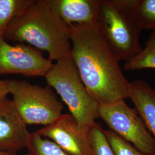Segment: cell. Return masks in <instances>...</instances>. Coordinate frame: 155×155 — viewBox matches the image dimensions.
Instances as JSON below:
<instances>
[{
    "label": "cell",
    "instance_id": "obj_1",
    "mask_svg": "<svg viewBox=\"0 0 155 155\" xmlns=\"http://www.w3.org/2000/svg\"><path fill=\"white\" fill-rule=\"evenodd\" d=\"M70 29L71 56L90 95L100 105L129 98L130 82L97 22Z\"/></svg>",
    "mask_w": 155,
    "mask_h": 155
},
{
    "label": "cell",
    "instance_id": "obj_2",
    "mask_svg": "<svg viewBox=\"0 0 155 155\" xmlns=\"http://www.w3.org/2000/svg\"><path fill=\"white\" fill-rule=\"evenodd\" d=\"M4 38L45 51L52 61L71 56L70 27L56 13L49 0H34L9 24Z\"/></svg>",
    "mask_w": 155,
    "mask_h": 155
},
{
    "label": "cell",
    "instance_id": "obj_3",
    "mask_svg": "<svg viewBox=\"0 0 155 155\" xmlns=\"http://www.w3.org/2000/svg\"><path fill=\"white\" fill-rule=\"evenodd\" d=\"M45 77L49 86L55 90L66 104L70 114L89 134L99 117L100 104L87 91L71 56L53 63Z\"/></svg>",
    "mask_w": 155,
    "mask_h": 155
},
{
    "label": "cell",
    "instance_id": "obj_4",
    "mask_svg": "<svg viewBox=\"0 0 155 155\" xmlns=\"http://www.w3.org/2000/svg\"><path fill=\"white\" fill-rule=\"evenodd\" d=\"M132 0H102L97 25L120 61L133 58L142 50V31L132 13Z\"/></svg>",
    "mask_w": 155,
    "mask_h": 155
},
{
    "label": "cell",
    "instance_id": "obj_5",
    "mask_svg": "<svg viewBox=\"0 0 155 155\" xmlns=\"http://www.w3.org/2000/svg\"><path fill=\"white\" fill-rule=\"evenodd\" d=\"M12 101L27 125L52 124L63 114V105L50 86L42 87L24 81L9 80Z\"/></svg>",
    "mask_w": 155,
    "mask_h": 155
},
{
    "label": "cell",
    "instance_id": "obj_6",
    "mask_svg": "<svg viewBox=\"0 0 155 155\" xmlns=\"http://www.w3.org/2000/svg\"><path fill=\"white\" fill-rule=\"evenodd\" d=\"M99 117L110 130L145 154L155 155V141L137 111L124 100L100 105Z\"/></svg>",
    "mask_w": 155,
    "mask_h": 155
},
{
    "label": "cell",
    "instance_id": "obj_7",
    "mask_svg": "<svg viewBox=\"0 0 155 155\" xmlns=\"http://www.w3.org/2000/svg\"><path fill=\"white\" fill-rule=\"evenodd\" d=\"M52 64L33 47L25 43L10 45L0 36V75L45 77Z\"/></svg>",
    "mask_w": 155,
    "mask_h": 155
},
{
    "label": "cell",
    "instance_id": "obj_8",
    "mask_svg": "<svg viewBox=\"0 0 155 155\" xmlns=\"http://www.w3.org/2000/svg\"><path fill=\"white\" fill-rule=\"evenodd\" d=\"M36 132L53 141L70 155H93L89 134L71 114H63L55 122Z\"/></svg>",
    "mask_w": 155,
    "mask_h": 155
},
{
    "label": "cell",
    "instance_id": "obj_9",
    "mask_svg": "<svg viewBox=\"0 0 155 155\" xmlns=\"http://www.w3.org/2000/svg\"><path fill=\"white\" fill-rule=\"evenodd\" d=\"M29 134L12 100L0 101V152L17 153L26 148Z\"/></svg>",
    "mask_w": 155,
    "mask_h": 155
},
{
    "label": "cell",
    "instance_id": "obj_10",
    "mask_svg": "<svg viewBox=\"0 0 155 155\" xmlns=\"http://www.w3.org/2000/svg\"><path fill=\"white\" fill-rule=\"evenodd\" d=\"M56 13L68 27L97 22L102 0H49Z\"/></svg>",
    "mask_w": 155,
    "mask_h": 155
},
{
    "label": "cell",
    "instance_id": "obj_11",
    "mask_svg": "<svg viewBox=\"0 0 155 155\" xmlns=\"http://www.w3.org/2000/svg\"><path fill=\"white\" fill-rule=\"evenodd\" d=\"M130 98L155 141V90L142 80L130 82Z\"/></svg>",
    "mask_w": 155,
    "mask_h": 155
},
{
    "label": "cell",
    "instance_id": "obj_12",
    "mask_svg": "<svg viewBox=\"0 0 155 155\" xmlns=\"http://www.w3.org/2000/svg\"><path fill=\"white\" fill-rule=\"evenodd\" d=\"M124 68L130 71L155 68V29L152 30L145 48L133 58L126 61Z\"/></svg>",
    "mask_w": 155,
    "mask_h": 155
},
{
    "label": "cell",
    "instance_id": "obj_13",
    "mask_svg": "<svg viewBox=\"0 0 155 155\" xmlns=\"http://www.w3.org/2000/svg\"><path fill=\"white\" fill-rule=\"evenodd\" d=\"M132 13L141 29H155V0H132Z\"/></svg>",
    "mask_w": 155,
    "mask_h": 155
},
{
    "label": "cell",
    "instance_id": "obj_14",
    "mask_svg": "<svg viewBox=\"0 0 155 155\" xmlns=\"http://www.w3.org/2000/svg\"><path fill=\"white\" fill-rule=\"evenodd\" d=\"M34 0H0V36H3L12 21Z\"/></svg>",
    "mask_w": 155,
    "mask_h": 155
},
{
    "label": "cell",
    "instance_id": "obj_15",
    "mask_svg": "<svg viewBox=\"0 0 155 155\" xmlns=\"http://www.w3.org/2000/svg\"><path fill=\"white\" fill-rule=\"evenodd\" d=\"M26 148L31 155H70L53 141L41 136L36 131L30 133Z\"/></svg>",
    "mask_w": 155,
    "mask_h": 155
},
{
    "label": "cell",
    "instance_id": "obj_16",
    "mask_svg": "<svg viewBox=\"0 0 155 155\" xmlns=\"http://www.w3.org/2000/svg\"><path fill=\"white\" fill-rule=\"evenodd\" d=\"M89 143L93 155H115L104 132V129L98 123H95L91 129Z\"/></svg>",
    "mask_w": 155,
    "mask_h": 155
},
{
    "label": "cell",
    "instance_id": "obj_17",
    "mask_svg": "<svg viewBox=\"0 0 155 155\" xmlns=\"http://www.w3.org/2000/svg\"><path fill=\"white\" fill-rule=\"evenodd\" d=\"M104 132L115 155H149L140 151L111 130H104Z\"/></svg>",
    "mask_w": 155,
    "mask_h": 155
},
{
    "label": "cell",
    "instance_id": "obj_18",
    "mask_svg": "<svg viewBox=\"0 0 155 155\" xmlns=\"http://www.w3.org/2000/svg\"><path fill=\"white\" fill-rule=\"evenodd\" d=\"M10 94L9 80H0V101L7 98Z\"/></svg>",
    "mask_w": 155,
    "mask_h": 155
},
{
    "label": "cell",
    "instance_id": "obj_19",
    "mask_svg": "<svg viewBox=\"0 0 155 155\" xmlns=\"http://www.w3.org/2000/svg\"><path fill=\"white\" fill-rule=\"evenodd\" d=\"M0 155H17V153L8 152H0Z\"/></svg>",
    "mask_w": 155,
    "mask_h": 155
},
{
    "label": "cell",
    "instance_id": "obj_20",
    "mask_svg": "<svg viewBox=\"0 0 155 155\" xmlns=\"http://www.w3.org/2000/svg\"><path fill=\"white\" fill-rule=\"evenodd\" d=\"M24 155H31L30 153H27V154H25Z\"/></svg>",
    "mask_w": 155,
    "mask_h": 155
}]
</instances>
